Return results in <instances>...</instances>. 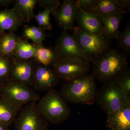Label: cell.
Here are the masks:
<instances>
[{
	"label": "cell",
	"instance_id": "9a60e30c",
	"mask_svg": "<svg viewBox=\"0 0 130 130\" xmlns=\"http://www.w3.org/2000/svg\"><path fill=\"white\" fill-rule=\"evenodd\" d=\"M24 23L21 16L12 9H0V32L1 33L6 30L15 31Z\"/></svg>",
	"mask_w": 130,
	"mask_h": 130
},
{
	"label": "cell",
	"instance_id": "484cf974",
	"mask_svg": "<svg viewBox=\"0 0 130 130\" xmlns=\"http://www.w3.org/2000/svg\"><path fill=\"white\" fill-rule=\"evenodd\" d=\"M11 67V59L0 56V83L2 84L10 79Z\"/></svg>",
	"mask_w": 130,
	"mask_h": 130
},
{
	"label": "cell",
	"instance_id": "e0dca14e",
	"mask_svg": "<svg viewBox=\"0 0 130 130\" xmlns=\"http://www.w3.org/2000/svg\"><path fill=\"white\" fill-rule=\"evenodd\" d=\"M20 38L12 31L2 33L0 41V56L12 59Z\"/></svg>",
	"mask_w": 130,
	"mask_h": 130
},
{
	"label": "cell",
	"instance_id": "4316f807",
	"mask_svg": "<svg viewBox=\"0 0 130 130\" xmlns=\"http://www.w3.org/2000/svg\"><path fill=\"white\" fill-rule=\"evenodd\" d=\"M112 81L119 84L130 95V70L128 67L120 72Z\"/></svg>",
	"mask_w": 130,
	"mask_h": 130
},
{
	"label": "cell",
	"instance_id": "7a4b0ae2",
	"mask_svg": "<svg viewBox=\"0 0 130 130\" xmlns=\"http://www.w3.org/2000/svg\"><path fill=\"white\" fill-rule=\"evenodd\" d=\"M127 58L122 51L110 48L93 63L91 73L95 79L103 83L112 81L120 72L128 67Z\"/></svg>",
	"mask_w": 130,
	"mask_h": 130
},
{
	"label": "cell",
	"instance_id": "5b68a950",
	"mask_svg": "<svg viewBox=\"0 0 130 130\" xmlns=\"http://www.w3.org/2000/svg\"><path fill=\"white\" fill-rule=\"evenodd\" d=\"M71 31L83 51L92 63L99 59L111 48V40L107 35L91 34L77 25Z\"/></svg>",
	"mask_w": 130,
	"mask_h": 130
},
{
	"label": "cell",
	"instance_id": "8992f818",
	"mask_svg": "<svg viewBox=\"0 0 130 130\" xmlns=\"http://www.w3.org/2000/svg\"><path fill=\"white\" fill-rule=\"evenodd\" d=\"M1 97L19 110L28 103L39 101V94L26 84L9 79L2 86Z\"/></svg>",
	"mask_w": 130,
	"mask_h": 130
},
{
	"label": "cell",
	"instance_id": "5bb4252c",
	"mask_svg": "<svg viewBox=\"0 0 130 130\" xmlns=\"http://www.w3.org/2000/svg\"><path fill=\"white\" fill-rule=\"evenodd\" d=\"M106 125L110 130L117 128L130 130V104L107 114Z\"/></svg>",
	"mask_w": 130,
	"mask_h": 130
},
{
	"label": "cell",
	"instance_id": "277c9868",
	"mask_svg": "<svg viewBox=\"0 0 130 130\" xmlns=\"http://www.w3.org/2000/svg\"><path fill=\"white\" fill-rule=\"evenodd\" d=\"M130 95L113 81L104 83L98 91L95 101L107 114L116 111L130 104Z\"/></svg>",
	"mask_w": 130,
	"mask_h": 130
},
{
	"label": "cell",
	"instance_id": "2e32d148",
	"mask_svg": "<svg viewBox=\"0 0 130 130\" xmlns=\"http://www.w3.org/2000/svg\"><path fill=\"white\" fill-rule=\"evenodd\" d=\"M124 13L117 12L100 15L106 34L109 39H116L121 31L119 26Z\"/></svg>",
	"mask_w": 130,
	"mask_h": 130
},
{
	"label": "cell",
	"instance_id": "ac0fdd59",
	"mask_svg": "<svg viewBox=\"0 0 130 130\" xmlns=\"http://www.w3.org/2000/svg\"><path fill=\"white\" fill-rule=\"evenodd\" d=\"M12 9L21 16L24 23H28L33 18L38 0H15Z\"/></svg>",
	"mask_w": 130,
	"mask_h": 130
},
{
	"label": "cell",
	"instance_id": "6da1fadb",
	"mask_svg": "<svg viewBox=\"0 0 130 130\" xmlns=\"http://www.w3.org/2000/svg\"><path fill=\"white\" fill-rule=\"evenodd\" d=\"M96 79L91 73L64 82L59 92L66 102L92 105L95 102L97 89Z\"/></svg>",
	"mask_w": 130,
	"mask_h": 130
},
{
	"label": "cell",
	"instance_id": "cb8c5ba5",
	"mask_svg": "<svg viewBox=\"0 0 130 130\" xmlns=\"http://www.w3.org/2000/svg\"><path fill=\"white\" fill-rule=\"evenodd\" d=\"M118 46L128 57L130 54V23L129 21L125 28L120 32L116 38Z\"/></svg>",
	"mask_w": 130,
	"mask_h": 130
},
{
	"label": "cell",
	"instance_id": "7c38bea8",
	"mask_svg": "<svg viewBox=\"0 0 130 130\" xmlns=\"http://www.w3.org/2000/svg\"><path fill=\"white\" fill-rule=\"evenodd\" d=\"M10 79L22 82L32 87L37 63L35 59L20 60L12 58Z\"/></svg>",
	"mask_w": 130,
	"mask_h": 130
},
{
	"label": "cell",
	"instance_id": "d6a6232c",
	"mask_svg": "<svg viewBox=\"0 0 130 130\" xmlns=\"http://www.w3.org/2000/svg\"><path fill=\"white\" fill-rule=\"evenodd\" d=\"M2 86V84L0 83V97H1Z\"/></svg>",
	"mask_w": 130,
	"mask_h": 130
},
{
	"label": "cell",
	"instance_id": "f546056e",
	"mask_svg": "<svg viewBox=\"0 0 130 130\" xmlns=\"http://www.w3.org/2000/svg\"><path fill=\"white\" fill-rule=\"evenodd\" d=\"M121 9L124 11L126 12V10L130 11V0H117Z\"/></svg>",
	"mask_w": 130,
	"mask_h": 130
},
{
	"label": "cell",
	"instance_id": "30bf717a",
	"mask_svg": "<svg viewBox=\"0 0 130 130\" xmlns=\"http://www.w3.org/2000/svg\"><path fill=\"white\" fill-rule=\"evenodd\" d=\"M60 81L52 67L37 64L32 85L35 90L47 92L53 89Z\"/></svg>",
	"mask_w": 130,
	"mask_h": 130
},
{
	"label": "cell",
	"instance_id": "d4e9b609",
	"mask_svg": "<svg viewBox=\"0 0 130 130\" xmlns=\"http://www.w3.org/2000/svg\"><path fill=\"white\" fill-rule=\"evenodd\" d=\"M54 11L52 8H46L42 11L37 14H34V18L37 22L39 27L45 30H50L52 25L50 21V15Z\"/></svg>",
	"mask_w": 130,
	"mask_h": 130
},
{
	"label": "cell",
	"instance_id": "3957f363",
	"mask_svg": "<svg viewBox=\"0 0 130 130\" xmlns=\"http://www.w3.org/2000/svg\"><path fill=\"white\" fill-rule=\"evenodd\" d=\"M37 102V107L41 116L49 123L58 124L69 118L71 109L59 91L52 89L48 91Z\"/></svg>",
	"mask_w": 130,
	"mask_h": 130
},
{
	"label": "cell",
	"instance_id": "4dcf8cb0",
	"mask_svg": "<svg viewBox=\"0 0 130 130\" xmlns=\"http://www.w3.org/2000/svg\"><path fill=\"white\" fill-rule=\"evenodd\" d=\"M13 2H14L13 0H0V7H6Z\"/></svg>",
	"mask_w": 130,
	"mask_h": 130
},
{
	"label": "cell",
	"instance_id": "603a6c76",
	"mask_svg": "<svg viewBox=\"0 0 130 130\" xmlns=\"http://www.w3.org/2000/svg\"><path fill=\"white\" fill-rule=\"evenodd\" d=\"M23 36L25 38L31 40L36 46L42 45L47 37L44 30L39 26L27 25L24 27Z\"/></svg>",
	"mask_w": 130,
	"mask_h": 130
},
{
	"label": "cell",
	"instance_id": "d6986e66",
	"mask_svg": "<svg viewBox=\"0 0 130 130\" xmlns=\"http://www.w3.org/2000/svg\"><path fill=\"white\" fill-rule=\"evenodd\" d=\"M35 60L38 64L46 67L52 66L59 59L54 48L36 46Z\"/></svg>",
	"mask_w": 130,
	"mask_h": 130
},
{
	"label": "cell",
	"instance_id": "44dd1931",
	"mask_svg": "<svg viewBox=\"0 0 130 130\" xmlns=\"http://www.w3.org/2000/svg\"><path fill=\"white\" fill-rule=\"evenodd\" d=\"M36 48V45L31 44L27 40L20 38L13 58L20 60L35 59Z\"/></svg>",
	"mask_w": 130,
	"mask_h": 130
},
{
	"label": "cell",
	"instance_id": "ba28073f",
	"mask_svg": "<svg viewBox=\"0 0 130 130\" xmlns=\"http://www.w3.org/2000/svg\"><path fill=\"white\" fill-rule=\"evenodd\" d=\"M51 67L60 80L67 82L88 74L91 66L82 59L71 58L59 59Z\"/></svg>",
	"mask_w": 130,
	"mask_h": 130
},
{
	"label": "cell",
	"instance_id": "9c48e42d",
	"mask_svg": "<svg viewBox=\"0 0 130 130\" xmlns=\"http://www.w3.org/2000/svg\"><path fill=\"white\" fill-rule=\"evenodd\" d=\"M54 48L59 59L76 58L91 62L75 38L67 31H62Z\"/></svg>",
	"mask_w": 130,
	"mask_h": 130
},
{
	"label": "cell",
	"instance_id": "8fae6325",
	"mask_svg": "<svg viewBox=\"0 0 130 130\" xmlns=\"http://www.w3.org/2000/svg\"><path fill=\"white\" fill-rule=\"evenodd\" d=\"M77 10L76 1L64 0L59 8L52 13L59 27L63 30H71L76 26Z\"/></svg>",
	"mask_w": 130,
	"mask_h": 130
},
{
	"label": "cell",
	"instance_id": "e575fe53",
	"mask_svg": "<svg viewBox=\"0 0 130 130\" xmlns=\"http://www.w3.org/2000/svg\"><path fill=\"white\" fill-rule=\"evenodd\" d=\"M2 33L0 32V41H1V38Z\"/></svg>",
	"mask_w": 130,
	"mask_h": 130
},
{
	"label": "cell",
	"instance_id": "f1b7e54d",
	"mask_svg": "<svg viewBox=\"0 0 130 130\" xmlns=\"http://www.w3.org/2000/svg\"><path fill=\"white\" fill-rule=\"evenodd\" d=\"M38 3L41 7L52 8L54 10L53 12L58 10L61 5L58 0H38Z\"/></svg>",
	"mask_w": 130,
	"mask_h": 130
},
{
	"label": "cell",
	"instance_id": "83f0119b",
	"mask_svg": "<svg viewBox=\"0 0 130 130\" xmlns=\"http://www.w3.org/2000/svg\"><path fill=\"white\" fill-rule=\"evenodd\" d=\"M97 0H78L76 1L78 8L84 11L91 12L94 7Z\"/></svg>",
	"mask_w": 130,
	"mask_h": 130
},
{
	"label": "cell",
	"instance_id": "1f68e13d",
	"mask_svg": "<svg viewBox=\"0 0 130 130\" xmlns=\"http://www.w3.org/2000/svg\"><path fill=\"white\" fill-rule=\"evenodd\" d=\"M0 130H9V126L0 123Z\"/></svg>",
	"mask_w": 130,
	"mask_h": 130
},
{
	"label": "cell",
	"instance_id": "ffe728a7",
	"mask_svg": "<svg viewBox=\"0 0 130 130\" xmlns=\"http://www.w3.org/2000/svg\"><path fill=\"white\" fill-rule=\"evenodd\" d=\"M19 110L2 97H0V123L9 126L14 123Z\"/></svg>",
	"mask_w": 130,
	"mask_h": 130
},
{
	"label": "cell",
	"instance_id": "7402d4cb",
	"mask_svg": "<svg viewBox=\"0 0 130 130\" xmlns=\"http://www.w3.org/2000/svg\"><path fill=\"white\" fill-rule=\"evenodd\" d=\"M91 12L98 15L120 12L126 13L121 9L117 0H97L94 7Z\"/></svg>",
	"mask_w": 130,
	"mask_h": 130
},
{
	"label": "cell",
	"instance_id": "4fadbf2b",
	"mask_svg": "<svg viewBox=\"0 0 130 130\" xmlns=\"http://www.w3.org/2000/svg\"><path fill=\"white\" fill-rule=\"evenodd\" d=\"M76 21L77 26L91 34L106 35L100 15L93 12L84 11L78 8Z\"/></svg>",
	"mask_w": 130,
	"mask_h": 130
},
{
	"label": "cell",
	"instance_id": "836d02e7",
	"mask_svg": "<svg viewBox=\"0 0 130 130\" xmlns=\"http://www.w3.org/2000/svg\"><path fill=\"white\" fill-rule=\"evenodd\" d=\"M112 130H130L126 129H123V128H117V129H114Z\"/></svg>",
	"mask_w": 130,
	"mask_h": 130
},
{
	"label": "cell",
	"instance_id": "52a82bcc",
	"mask_svg": "<svg viewBox=\"0 0 130 130\" xmlns=\"http://www.w3.org/2000/svg\"><path fill=\"white\" fill-rule=\"evenodd\" d=\"M37 102H31L19 110L14 130H48L49 123L38 112Z\"/></svg>",
	"mask_w": 130,
	"mask_h": 130
}]
</instances>
